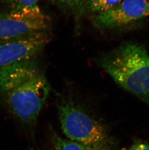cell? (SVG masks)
I'll return each mask as SVG.
<instances>
[{"mask_svg": "<svg viewBox=\"0 0 149 150\" xmlns=\"http://www.w3.org/2000/svg\"><path fill=\"white\" fill-rule=\"evenodd\" d=\"M99 64L119 86L149 105V54L144 46L125 43L102 57Z\"/></svg>", "mask_w": 149, "mask_h": 150, "instance_id": "6da1fadb", "label": "cell"}, {"mask_svg": "<svg viewBox=\"0 0 149 150\" xmlns=\"http://www.w3.org/2000/svg\"><path fill=\"white\" fill-rule=\"evenodd\" d=\"M56 105L62 130L70 140L88 146L111 140L104 125L71 95L59 98Z\"/></svg>", "mask_w": 149, "mask_h": 150, "instance_id": "7a4b0ae2", "label": "cell"}, {"mask_svg": "<svg viewBox=\"0 0 149 150\" xmlns=\"http://www.w3.org/2000/svg\"><path fill=\"white\" fill-rule=\"evenodd\" d=\"M50 91V88L40 72L4 94L7 106L15 116L29 125L36 123Z\"/></svg>", "mask_w": 149, "mask_h": 150, "instance_id": "3957f363", "label": "cell"}, {"mask_svg": "<svg viewBox=\"0 0 149 150\" xmlns=\"http://www.w3.org/2000/svg\"><path fill=\"white\" fill-rule=\"evenodd\" d=\"M49 24V19L39 7L22 10H1L0 41L46 31Z\"/></svg>", "mask_w": 149, "mask_h": 150, "instance_id": "277c9868", "label": "cell"}, {"mask_svg": "<svg viewBox=\"0 0 149 150\" xmlns=\"http://www.w3.org/2000/svg\"><path fill=\"white\" fill-rule=\"evenodd\" d=\"M149 15V0H122L107 11L94 14L92 21L96 27L111 30L124 27Z\"/></svg>", "mask_w": 149, "mask_h": 150, "instance_id": "5b68a950", "label": "cell"}, {"mask_svg": "<svg viewBox=\"0 0 149 150\" xmlns=\"http://www.w3.org/2000/svg\"><path fill=\"white\" fill-rule=\"evenodd\" d=\"M48 41L45 31L0 41V69L13 63L33 58Z\"/></svg>", "mask_w": 149, "mask_h": 150, "instance_id": "8992f818", "label": "cell"}, {"mask_svg": "<svg viewBox=\"0 0 149 150\" xmlns=\"http://www.w3.org/2000/svg\"><path fill=\"white\" fill-rule=\"evenodd\" d=\"M40 72L32 58L4 67L0 69V92L6 93Z\"/></svg>", "mask_w": 149, "mask_h": 150, "instance_id": "52a82bcc", "label": "cell"}, {"mask_svg": "<svg viewBox=\"0 0 149 150\" xmlns=\"http://www.w3.org/2000/svg\"><path fill=\"white\" fill-rule=\"evenodd\" d=\"M52 142L55 150H114L112 140L96 146H88L77 142L66 139L53 132Z\"/></svg>", "mask_w": 149, "mask_h": 150, "instance_id": "ba28073f", "label": "cell"}, {"mask_svg": "<svg viewBox=\"0 0 149 150\" xmlns=\"http://www.w3.org/2000/svg\"><path fill=\"white\" fill-rule=\"evenodd\" d=\"M122 0H83L82 13L94 14L107 11L119 4Z\"/></svg>", "mask_w": 149, "mask_h": 150, "instance_id": "9c48e42d", "label": "cell"}, {"mask_svg": "<svg viewBox=\"0 0 149 150\" xmlns=\"http://www.w3.org/2000/svg\"><path fill=\"white\" fill-rule=\"evenodd\" d=\"M52 4L65 13L79 17L83 14V0H51Z\"/></svg>", "mask_w": 149, "mask_h": 150, "instance_id": "30bf717a", "label": "cell"}, {"mask_svg": "<svg viewBox=\"0 0 149 150\" xmlns=\"http://www.w3.org/2000/svg\"><path fill=\"white\" fill-rule=\"evenodd\" d=\"M40 0H0V3L7 5L9 8L15 10L31 9L39 7Z\"/></svg>", "mask_w": 149, "mask_h": 150, "instance_id": "8fae6325", "label": "cell"}, {"mask_svg": "<svg viewBox=\"0 0 149 150\" xmlns=\"http://www.w3.org/2000/svg\"><path fill=\"white\" fill-rule=\"evenodd\" d=\"M129 150H149V145L144 142H138L134 144Z\"/></svg>", "mask_w": 149, "mask_h": 150, "instance_id": "7c38bea8", "label": "cell"}, {"mask_svg": "<svg viewBox=\"0 0 149 150\" xmlns=\"http://www.w3.org/2000/svg\"></svg>", "mask_w": 149, "mask_h": 150, "instance_id": "4fadbf2b", "label": "cell"}]
</instances>
